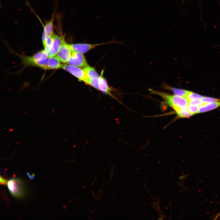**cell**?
<instances>
[{
  "mask_svg": "<svg viewBox=\"0 0 220 220\" xmlns=\"http://www.w3.org/2000/svg\"><path fill=\"white\" fill-rule=\"evenodd\" d=\"M149 90L151 93L160 96L166 103L175 111L180 108H187L189 105L188 101L185 97L174 95H171L151 89H149Z\"/></svg>",
  "mask_w": 220,
  "mask_h": 220,
  "instance_id": "6da1fadb",
  "label": "cell"
},
{
  "mask_svg": "<svg viewBox=\"0 0 220 220\" xmlns=\"http://www.w3.org/2000/svg\"><path fill=\"white\" fill-rule=\"evenodd\" d=\"M7 187L10 193L15 197L21 198L24 196L25 191L24 184L20 178L11 179L8 182Z\"/></svg>",
  "mask_w": 220,
  "mask_h": 220,
  "instance_id": "7a4b0ae2",
  "label": "cell"
},
{
  "mask_svg": "<svg viewBox=\"0 0 220 220\" xmlns=\"http://www.w3.org/2000/svg\"><path fill=\"white\" fill-rule=\"evenodd\" d=\"M61 68L70 73L77 78L79 81L83 82L87 84L88 79L83 69L80 67L69 64H62Z\"/></svg>",
  "mask_w": 220,
  "mask_h": 220,
  "instance_id": "3957f363",
  "label": "cell"
},
{
  "mask_svg": "<svg viewBox=\"0 0 220 220\" xmlns=\"http://www.w3.org/2000/svg\"><path fill=\"white\" fill-rule=\"evenodd\" d=\"M68 63V64L72 66L83 68L88 65L83 54L75 51L72 52Z\"/></svg>",
  "mask_w": 220,
  "mask_h": 220,
  "instance_id": "277c9868",
  "label": "cell"
},
{
  "mask_svg": "<svg viewBox=\"0 0 220 220\" xmlns=\"http://www.w3.org/2000/svg\"><path fill=\"white\" fill-rule=\"evenodd\" d=\"M72 52L70 45L65 41L61 46L57 56L60 61L66 63H68Z\"/></svg>",
  "mask_w": 220,
  "mask_h": 220,
  "instance_id": "5b68a950",
  "label": "cell"
},
{
  "mask_svg": "<svg viewBox=\"0 0 220 220\" xmlns=\"http://www.w3.org/2000/svg\"><path fill=\"white\" fill-rule=\"evenodd\" d=\"M53 41L50 49L49 57H55L57 54L60 48L65 42L64 37L53 34L52 36Z\"/></svg>",
  "mask_w": 220,
  "mask_h": 220,
  "instance_id": "8992f818",
  "label": "cell"
},
{
  "mask_svg": "<svg viewBox=\"0 0 220 220\" xmlns=\"http://www.w3.org/2000/svg\"><path fill=\"white\" fill-rule=\"evenodd\" d=\"M107 43L108 42L95 44L78 43L70 45L72 52H77L83 54L96 46Z\"/></svg>",
  "mask_w": 220,
  "mask_h": 220,
  "instance_id": "52a82bcc",
  "label": "cell"
},
{
  "mask_svg": "<svg viewBox=\"0 0 220 220\" xmlns=\"http://www.w3.org/2000/svg\"><path fill=\"white\" fill-rule=\"evenodd\" d=\"M104 71H102L101 74L98 78V90L103 93L115 98V97L111 93L112 90L108 86L106 79L103 76Z\"/></svg>",
  "mask_w": 220,
  "mask_h": 220,
  "instance_id": "ba28073f",
  "label": "cell"
},
{
  "mask_svg": "<svg viewBox=\"0 0 220 220\" xmlns=\"http://www.w3.org/2000/svg\"><path fill=\"white\" fill-rule=\"evenodd\" d=\"M220 106V101L203 104L199 108L198 113H202L214 109Z\"/></svg>",
  "mask_w": 220,
  "mask_h": 220,
  "instance_id": "9c48e42d",
  "label": "cell"
},
{
  "mask_svg": "<svg viewBox=\"0 0 220 220\" xmlns=\"http://www.w3.org/2000/svg\"><path fill=\"white\" fill-rule=\"evenodd\" d=\"M83 69L88 79L87 84L88 81L90 79L99 77L100 75L98 74L95 68L92 67L88 65L84 67Z\"/></svg>",
  "mask_w": 220,
  "mask_h": 220,
  "instance_id": "30bf717a",
  "label": "cell"
},
{
  "mask_svg": "<svg viewBox=\"0 0 220 220\" xmlns=\"http://www.w3.org/2000/svg\"><path fill=\"white\" fill-rule=\"evenodd\" d=\"M62 64L57 56L50 57L48 64V69H57L61 68Z\"/></svg>",
  "mask_w": 220,
  "mask_h": 220,
  "instance_id": "8fae6325",
  "label": "cell"
},
{
  "mask_svg": "<svg viewBox=\"0 0 220 220\" xmlns=\"http://www.w3.org/2000/svg\"><path fill=\"white\" fill-rule=\"evenodd\" d=\"M164 88L166 89L171 91L174 95L180 96L185 98L189 91L183 89L172 87L168 85L165 86Z\"/></svg>",
  "mask_w": 220,
  "mask_h": 220,
  "instance_id": "7c38bea8",
  "label": "cell"
},
{
  "mask_svg": "<svg viewBox=\"0 0 220 220\" xmlns=\"http://www.w3.org/2000/svg\"><path fill=\"white\" fill-rule=\"evenodd\" d=\"M54 19H52L46 23L44 27L43 31L47 35L51 36L53 34V22Z\"/></svg>",
  "mask_w": 220,
  "mask_h": 220,
  "instance_id": "4fadbf2b",
  "label": "cell"
},
{
  "mask_svg": "<svg viewBox=\"0 0 220 220\" xmlns=\"http://www.w3.org/2000/svg\"><path fill=\"white\" fill-rule=\"evenodd\" d=\"M176 113L179 117H189L193 115L187 109V108H180L175 111Z\"/></svg>",
  "mask_w": 220,
  "mask_h": 220,
  "instance_id": "5bb4252c",
  "label": "cell"
},
{
  "mask_svg": "<svg viewBox=\"0 0 220 220\" xmlns=\"http://www.w3.org/2000/svg\"><path fill=\"white\" fill-rule=\"evenodd\" d=\"M203 96L197 94L189 91L186 98L189 102L197 100H201Z\"/></svg>",
  "mask_w": 220,
  "mask_h": 220,
  "instance_id": "9a60e30c",
  "label": "cell"
},
{
  "mask_svg": "<svg viewBox=\"0 0 220 220\" xmlns=\"http://www.w3.org/2000/svg\"><path fill=\"white\" fill-rule=\"evenodd\" d=\"M201 101L203 104H205L212 102L220 101V99L211 97L203 96L201 99Z\"/></svg>",
  "mask_w": 220,
  "mask_h": 220,
  "instance_id": "2e32d148",
  "label": "cell"
},
{
  "mask_svg": "<svg viewBox=\"0 0 220 220\" xmlns=\"http://www.w3.org/2000/svg\"><path fill=\"white\" fill-rule=\"evenodd\" d=\"M99 78H95L90 79L88 80L87 84L90 85L98 90V81Z\"/></svg>",
  "mask_w": 220,
  "mask_h": 220,
  "instance_id": "e0dca14e",
  "label": "cell"
},
{
  "mask_svg": "<svg viewBox=\"0 0 220 220\" xmlns=\"http://www.w3.org/2000/svg\"><path fill=\"white\" fill-rule=\"evenodd\" d=\"M199 107L196 106L189 105L187 107V109L193 115L198 113Z\"/></svg>",
  "mask_w": 220,
  "mask_h": 220,
  "instance_id": "ac0fdd59",
  "label": "cell"
},
{
  "mask_svg": "<svg viewBox=\"0 0 220 220\" xmlns=\"http://www.w3.org/2000/svg\"><path fill=\"white\" fill-rule=\"evenodd\" d=\"M203 104L201 100L193 101L189 102V105H194L199 107Z\"/></svg>",
  "mask_w": 220,
  "mask_h": 220,
  "instance_id": "d6986e66",
  "label": "cell"
},
{
  "mask_svg": "<svg viewBox=\"0 0 220 220\" xmlns=\"http://www.w3.org/2000/svg\"><path fill=\"white\" fill-rule=\"evenodd\" d=\"M0 184L3 185H6L8 183L7 180L0 176Z\"/></svg>",
  "mask_w": 220,
  "mask_h": 220,
  "instance_id": "ffe728a7",
  "label": "cell"
}]
</instances>
